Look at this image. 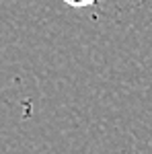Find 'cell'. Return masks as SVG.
Segmentation results:
<instances>
[{
	"mask_svg": "<svg viewBox=\"0 0 152 154\" xmlns=\"http://www.w3.org/2000/svg\"><path fill=\"white\" fill-rule=\"evenodd\" d=\"M64 2L70 4V6H74V8H84V6H91L97 0H64Z\"/></svg>",
	"mask_w": 152,
	"mask_h": 154,
	"instance_id": "6da1fadb",
	"label": "cell"
}]
</instances>
